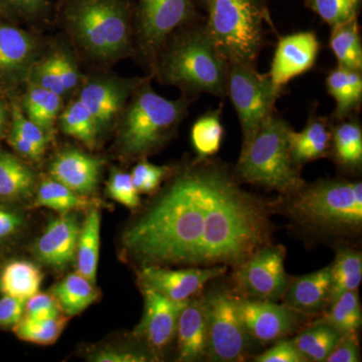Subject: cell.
I'll use <instances>...</instances> for the list:
<instances>
[{"label":"cell","mask_w":362,"mask_h":362,"mask_svg":"<svg viewBox=\"0 0 362 362\" xmlns=\"http://www.w3.org/2000/svg\"><path fill=\"white\" fill-rule=\"evenodd\" d=\"M169 173L170 168L168 166L156 165L142 160L136 164L130 175L139 194H153Z\"/></svg>","instance_id":"ee69618b"},{"label":"cell","mask_w":362,"mask_h":362,"mask_svg":"<svg viewBox=\"0 0 362 362\" xmlns=\"http://www.w3.org/2000/svg\"><path fill=\"white\" fill-rule=\"evenodd\" d=\"M328 92L337 102L335 116L342 119L349 115L361 104L362 98V77L359 71L349 70L338 66L327 78Z\"/></svg>","instance_id":"f1b7e54d"},{"label":"cell","mask_w":362,"mask_h":362,"mask_svg":"<svg viewBox=\"0 0 362 362\" xmlns=\"http://www.w3.org/2000/svg\"><path fill=\"white\" fill-rule=\"evenodd\" d=\"M146 77L136 88L117 122L116 148L127 160L144 158L163 147L187 116L189 98L157 94Z\"/></svg>","instance_id":"3957f363"},{"label":"cell","mask_w":362,"mask_h":362,"mask_svg":"<svg viewBox=\"0 0 362 362\" xmlns=\"http://www.w3.org/2000/svg\"><path fill=\"white\" fill-rule=\"evenodd\" d=\"M221 109L204 114L192 128V146L199 160L214 156L221 148L223 127L221 121Z\"/></svg>","instance_id":"836d02e7"},{"label":"cell","mask_w":362,"mask_h":362,"mask_svg":"<svg viewBox=\"0 0 362 362\" xmlns=\"http://www.w3.org/2000/svg\"><path fill=\"white\" fill-rule=\"evenodd\" d=\"M335 156L340 164L358 168L362 163V131L359 124H340L332 133Z\"/></svg>","instance_id":"8d00e7d4"},{"label":"cell","mask_w":362,"mask_h":362,"mask_svg":"<svg viewBox=\"0 0 362 362\" xmlns=\"http://www.w3.org/2000/svg\"><path fill=\"white\" fill-rule=\"evenodd\" d=\"M45 49L39 35L0 16V94L16 95Z\"/></svg>","instance_id":"8fae6325"},{"label":"cell","mask_w":362,"mask_h":362,"mask_svg":"<svg viewBox=\"0 0 362 362\" xmlns=\"http://www.w3.org/2000/svg\"><path fill=\"white\" fill-rule=\"evenodd\" d=\"M58 125L64 134L75 138L87 148H96L100 139L96 121L78 98L64 107L59 116Z\"/></svg>","instance_id":"f546056e"},{"label":"cell","mask_w":362,"mask_h":362,"mask_svg":"<svg viewBox=\"0 0 362 362\" xmlns=\"http://www.w3.org/2000/svg\"><path fill=\"white\" fill-rule=\"evenodd\" d=\"M319 49L320 42L313 32H300L281 37L268 74L275 90L280 93L292 78L310 70Z\"/></svg>","instance_id":"ac0fdd59"},{"label":"cell","mask_w":362,"mask_h":362,"mask_svg":"<svg viewBox=\"0 0 362 362\" xmlns=\"http://www.w3.org/2000/svg\"><path fill=\"white\" fill-rule=\"evenodd\" d=\"M226 92L239 117L244 150L273 115L279 93L269 75H262L254 66L244 65H228Z\"/></svg>","instance_id":"9c48e42d"},{"label":"cell","mask_w":362,"mask_h":362,"mask_svg":"<svg viewBox=\"0 0 362 362\" xmlns=\"http://www.w3.org/2000/svg\"><path fill=\"white\" fill-rule=\"evenodd\" d=\"M322 322L329 324L341 334L357 333L362 325V311L357 291L343 293L331 302Z\"/></svg>","instance_id":"e575fe53"},{"label":"cell","mask_w":362,"mask_h":362,"mask_svg":"<svg viewBox=\"0 0 362 362\" xmlns=\"http://www.w3.org/2000/svg\"><path fill=\"white\" fill-rule=\"evenodd\" d=\"M331 267L330 300L334 301L343 293L357 291L362 279L361 252L343 247L337 252Z\"/></svg>","instance_id":"4dcf8cb0"},{"label":"cell","mask_w":362,"mask_h":362,"mask_svg":"<svg viewBox=\"0 0 362 362\" xmlns=\"http://www.w3.org/2000/svg\"><path fill=\"white\" fill-rule=\"evenodd\" d=\"M204 1H206V0H204Z\"/></svg>","instance_id":"816d5d0a"},{"label":"cell","mask_w":362,"mask_h":362,"mask_svg":"<svg viewBox=\"0 0 362 362\" xmlns=\"http://www.w3.org/2000/svg\"><path fill=\"white\" fill-rule=\"evenodd\" d=\"M327 362L359 361V340L356 333H346L339 338L334 349L330 352Z\"/></svg>","instance_id":"681fc988"},{"label":"cell","mask_w":362,"mask_h":362,"mask_svg":"<svg viewBox=\"0 0 362 362\" xmlns=\"http://www.w3.org/2000/svg\"><path fill=\"white\" fill-rule=\"evenodd\" d=\"M28 218L21 204L0 202V252L20 242L28 230Z\"/></svg>","instance_id":"74e56055"},{"label":"cell","mask_w":362,"mask_h":362,"mask_svg":"<svg viewBox=\"0 0 362 362\" xmlns=\"http://www.w3.org/2000/svg\"><path fill=\"white\" fill-rule=\"evenodd\" d=\"M255 361L258 362H305L307 361V359L300 354L293 340L286 339L284 337L277 340L275 344L264 354L256 356Z\"/></svg>","instance_id":"7dc6e473"},{"label":"cell","mask_w":362,"mask_h":362,"mask_svg":"<svg viewBox=\"0 0 362 362\" xmlns=\"http://www.w3.org/2000/svg\"><path fill=\"white\" fill-rule=\"evenodd\" d=\"M25 300L8 295L0 298V329H13L25 314Z\"/></svg>","instance_id":"c3c4849f"},{"label":"cell","mask_w":362,"mask_h":362,"mask_svg":"<svg viewBox=\"0 0 362 362\" xmlns=\"http://www.w3.org/2000/svg\"><path fill=\"white\" fill-rule=\"evenodd\" d=\"M228 64L221 56L206 28L175 33L162 47L153 75L163 84L187 93L226 94Z\"/></svg>","instance_id":"277c9868"},{"label":"cell","mask_w":362,"mask_h":362,"mask_svg":"<svg viewBox=\"0 0 362 362\" xmlns=\"http://www.w3.org/2000/svg\"><path fill=\"white\" fill-rule=\"evenodd\" d=\"M290 130L273 114L240 152L237 170L240 180L290 197L300 192L305 182L290 153Z\"/></svg>","instance_id":"8992f818"},{"label":"cell","mask_w":362,"mask_h":362,"mask_svg":"<svg viewBox=\"0 0 362 362\" xmlns=\"http://www.w3.org/2000/svg\"><path fill=\"white\" fill-rule=\"evenodd\" d=\"M28 83L40 86L45 89L56 93L61 97H68L65 87L59 77L58 66H57L52 47L49 51L45 49L44 54L33 66Z\"/></svg>","instance_id":"ab89813d"},{"label":"cell","mask_w":362,"mask_h":362,"mask_svg":"<svg viewBox=\"0 0 362 362\" xmlns=\"http://www.w3.org/2000/svg\"><path fill=\"white\" fill-rule=\"evenodd\" d=\"M62 23L90 61L112 65L135 54L133 9L127 0H66Z\"/></svg>","instance_id":"7a4b0ae2"},{"label":"cell","mask_w":362,"mask_h":362,"mask_svg":"<svg viewBox=\"0 0 362 362\" xmlns=\"http://www.w3.org/2000/svg\"><path fill=\"white\" fill-rule=\"evenodd\" d=\"M341 335L329 324L319 321L302 331L293 341L307 361L320 362L326 361Z\"/></svg>","instance_id":"d6a6232c"},{"label":"cell","mask_w":362,"mask_h":362,"mask_svg":"<svg viewBox=\"0 0 362 362\" xmlns=\"http://www.w3.org/2000/svg\"><path fill=\"white\" fill-rule=\"evenodd\" d=\"M204 160L178 173L126 226L121 237L126 258L140 267L238 269L270 244V206L225 168Z\"/></svg>","instance_id":"6da1fadb"},{"label":"cell","mask_w":362,"mask_h":362,"mask_svg":"<svg viewBox=\"0 0 362 362\" xmlns=\"http://www.w3.org/2000/svg\"><path fill=\"white\" fill-rule=\"evenodd\" d=\"M81 226L76 213L52 218L44 233L33 243L35 259L56 272L65 271L75 262Z\"/></svg>","instance_id":"e0dca14e"},{"label":"cell","mask_w":362,"mask_h":362,"mask_svg":"<svg viewBox=\"0 0 362 362\" xmlns=\"http://www.w3.org/2000/svg\"><path fill=\"white\" fill-rule=\"evenodd\" d=\"M285 256L284 247L269 244L235 269V286L243 296L274 302L284 296L290 283Z\"/></svg>","instance_id":"4fadbf2b"},{"label":"cell","mask_w":362,"mask_h":362,"mask_svg":"<svg viewBox=\"0 0 362 362\" xmlns=\"http://www.w3.org/2000/svg\"><path fill=\"white\" fill-rule=\"evenodd\" d=\"M49 293L56 298L63 314L68 317L82 313L100 296L95 284L77 272L57 283Z\"/></svg>","instance_id":"83f0119b"},{"label":"cell","mask_w":362,"mask_h":362,"mask_svg":"<svg viewBox=\"0 0 362 362\" xmlns=\"http://www.w3.org/2000/svg\"><path fill=\"white\" fill-rule=\"evenodd\" d=\"M18 98L25 116L52 139L64 109V98L33 83H26L25 92Z\"/></svg>","instance_id":"603a6c76"},{"label":"cell","mask_w":362,"mask_h":362,"mask_svg":"<svg viewBox=\"0 0 362 362\" xmlns=\"http://www.w3.org/2000/svg\"><path fill=\"white\" fill-rule=\"evenodd\" d=\"M207 35L228 65L254 66L263 42L259 0H206Z\"/></svg>","instance_id":"52a82bcc"},{"label":"cell","mask_w":362,"mask_h":362,"mask_svg":"<svg viewBox=\"0 0 362 362\" xmlns=\"http://www.w3.org/2000/svg\"><path fill=\"white\" fill-rule=\"evenodd\" d=\"M35 207H47L59 214L89 211L97 206L98 202L78 194L51 177L39 181L35 194Z\"/></svg>","instance_id":"4316f807"},{"label":"cell","mask_w":362,"mask_h":362,"mask_svg":"<svg viewBox=\"0 0 362 362\" xmlns=\"http://www.w3.org/2000/svg\"><path fill=\"white\" fill-rule=\"evenodd\" d=\"M107 195L130 209L140 206L139 192L136 189L130 173L113 168L107 182Z\"/></svg>","instance_id":"7bdbcfd3"},{"label":"cell","mask_w":362,"mask_h":362,"mask_svg":"<svg viewBox=\"0 0 362 362\" xmlns=\"http://www.w3.org/2000/svg\"><path fill=\"white\" fill-rule=\"evenodd\" d=\"M68 319L69 317L65 314L49 320H33L23 317L11 330L23 341L51 345L61 337L68 323Z\"/></svg>","instance_id":"d590c367"},{"label":"cell","mask_w":362,"mask_h":362,"mask_svg":"<svg viewBox=\"0 0 362 362\" xmlns=\"http://www.w3.org/2000/svg\"><path fill=\"white\" fill-rule=\"evenodd\" d=\"M330 47L338 61V66L361 71L362 45L357 18L333 26Z\"/></svg>","instance_id":"1f68e13d"},{"label":"cell","mask_w":362,"mask_h":362,"mask_svg":"<svg viewBox=\"0 0 362 362\" xmlns=\"http://www.w3.org/2000/svg\"><path fill=\"white\" fill-rule=\"evenodd\" d=\"M51 9L49 0H0V16L16 23L47 20Z\"/></svg>","instance_id":"f35d334b"},{"label":"cell","mask_w":362,"mask_h":362,"mask_svg":"<svg viewBox=\"0 0 362 362\" xmlns=\"http://www.w3.org/2000/svg\"><path fill=\"white\" fill-rule=\"evenodd\" d=\"M239 312L249 337L261 343L277 341L299 327L302 314L287 305L266 300L238 298Z\"/></svg>","instance_id":"9a60e30c"},{"label":"cell","mask_w":362,"mask_h":362,"mask_svg":"<svg viewBox=\"0 0 362 362\" xmlns=\"http://www.w3.org/2000/svg\"><path fill=\"white\" fill-rule=\"evenodd\" d=\"M238 298L226 290H214L206 297L207 354L214 361H242L249 335L240 318Z\"/></svg>","instance_id":"30bf717a"},{"label":"cell","mask_w":362,"mask_h":362,"mask_svg":"<svg viewBox=\"0 0 362 362\" xmlns=\"http://www.w3.org/2000/svg\"><path fill=\"white\" fill-rule=\"evenodd\" d=\"M105 161L75 147L59 150L49 161V177L78 194L90 197L96 192Z\"/></svg>","instance_id":"d6986e66"},{"label":"cell","mask_w":362,"mask_h":362,"mask_svg":"<svg viewBox=\"0 0 362 362\" xmlns=\"http://www.w3.org/2000/svg\"><path fill=\"white\" fill-rule=\"evenodd\" d=\"M228 267H188L171 270L165 266H143L138 272L142 290H152L175 301L192 299L214 279L221 277Z\"/></svg>","instance_id":"5bb4252c"},{"label":"cell","mask_w":362,"mask_h":362,"mask_svg":"<svg viewBox=\"0 0 362 362\" xmlns=\"http://www.w3.org/2000/svg\"><path fill=\"white\" fill-rule=\"evenodd\" d=\"M44 275L39 267L26 259H11L0 271V292L28 300L40 291Z\"/></svg>","instance_id":"484cf974"},{"label":"cell","mask_w":362,"mask_h":362,"mask_svg":"<svg viewBox=\"0 0 362 362\" xmlns=\"http://www.w3.org/2000/svg\"><path fill=\"white\" fill-rule=\"evenodd\" d=\"M308 2L311 8L333 28L356 18L361 0H308Z\"/></svg>","instance_id":"60d3db41"},{"label":"cell","mask_w":362,"mask_h":362,"mask_svg":"<svg viewBox=\"0 0 362 362\" xmlns=\"http://www.w3.org/2000/svg\"><path fill=\"white\" fill-rule=\"evenodd\" d=\"M39 180L14 152L0 148V202L23 204L35 197Z\"/></svg>","instance_id":"44dd1931"},{"label":"cell","mask_w":362,"mask_h":362,"mask_svg":"<svg viewBox=\"0 0 362 362\" xmlns=\"http://www.w3.org/2000/svg\"><path fill=\"white\" fill-rule=\"evenodd\" d=\"M194 16L192 0H139L135 13V52L149 66L151 75L162 47Z\"/></svg>","instance_id":"ba28073f"},{"label":"cell","mask_w":362,"mask_h":362,"mask_svg":"<svg viewBox=\"0 0 362 362\" xmlns=\"http://www.w3.org/2000/svg\"><path fill=\"white\" fill-rule=\"evenodd\" d=\"M178 359L197 361L207 354V315L204 298H192L181 311L176 334Z\"/></svg>","instance_id":"ffe728a7"},{"label":"cell","mask_w":362,"mask_h":362,"mask_svg":"<svg viewBox=\"0 0 362 362\" xmlns=\"http://www.w3.org/2000/svg\"><path fill=\"white\" fill-rule=\"evenodd\" d=\"M59 77L63 82L66 94L71 95L77 92L84 77L81 73L75 52L66 45H58L52 47Z\"/></svg>","instance_id":"b9f144b4"},{"label":"cell","mask_w":362,"mask_h":362,"mask_svg":"<svg viewBox=\"0 0 362 362\" xmlns=\"http://www.w3.org/2000/svg\"><path fill=\"white\" fill-rule=\"evenodd\" d=\"M100 230L101 214L97 206L88 211L78 235L76 251L77 273L96 284L98 264L100 258Z\"/></svg>","instance_id":"d4e9b609"},{"label":"cell","mask_w":362,"mask_h":362,"mask_svg":"<svg viewBox=\"0 0 362 362\" xmlns=\"http://www.w3.org/2000/svg\"><path fill=\"white\" fill-rule=\"evenodd\" d=\"M332 133L327 123L321 119H312L300 132H289L290 153L297 166L322 158L329 151Z\"/></svg>","instance_id":"cb8c5ba5"},{"label":"cell","mask_w":362,"mask_h":362,"mask_svg":"<svg viewBox=\"0 0 362 362\" xmlns=\"http://www.w3.org/2000/svg\"><path fill=\"white\" fill-rule=\"evenodd\" d=\"M331 267L295 279L286 290L285 305L301 314H313L329 303Z\"/></svg>","instance_id":"7402d4cb"},{"label":"cell","mask_w":362,"mask_h":362,"mask_svg":"<svg viewBox=\"0 0 362 362\" xmlns=\"http://www.w3.org/2000/svg\"><path fill=\"white\" fill-rule=\"evenodd\" d=\"M11 97L0 94V141L6 139L11 125Z\"/></svg>","instance_id":"f907efd6"},{"label":"cell","mask_w":362,"mask_h":362,"mask_svg":"<svg viewBox=\"0 0 362 362\" xmlns=\"http://www.w3.org/2000/svg\"><path fill=\"white\" fill-rule=\"evenodd\" d=\"M62 314L61 307L51 293L37 292L26 300L23 317L33 320H49Z\"/></svg>","instance_id":"f6af8a7d"},{"label":"cell","mask_w":362,"mask_h":362,"mask_svg":"<svg viewBox=\"0 0 362 362\" xmlns=\"http://www.w3.org/2000/svg\"><path fill=\"white\" fill-rule=\"evenodd\" d=\"M288 211L300 225L331 235H356L362 228V183L320 181L291 195Z\"/></svg>","instance_id":"5b68a950"},{"label":"cell","mask_w":362,"mask_h":362,"mask_svg":"<svg viewBox=\"0 0 362 362\" xmlns=\"http://www.w3.org/2000/svg\"><path fill=\"white\" fill-rule=\"evenodd\" d=\"M144 312L133 337L145 343L152 354L163 351L175 339L178 318L187 301H175L152 290H142Z\"/></svg>","instance_id":"2e32d148"},{"label":"cell","mask_w":362,"mask_h":362,"mask_svg":"<svg viewBox=\"0 0 362 362\" xmlns=\"http://www.w3.org/2000/svg\"><path fill=\"white\" fill-rule=\"evenodd\" d=\"M145 78H122L107 74L84 78L77 98L94 117L100 138L115 128L131 95Z\"/></svg>","instance_id":"7c38bea8"},{"label":"cell","mask_w":362,"mask_h":362,"mask_svg":"<svg viewBox=\"0 0 362 362\" xmlns=\"http://www.w3.org/2000/svg\"><path fill=\"white\" fill-rule=\"evenodd\" d=\"M88 358L90 361L95 362H142L151 361L148 354H143V352L138 351V350L120 346H105L94 350Z\"/></svg>","instance_id":"bcb514c9"}]
</instances>
